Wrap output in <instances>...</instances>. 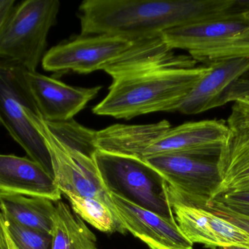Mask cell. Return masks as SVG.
<instances>
[{
    "mask_svg": "<svg viewBox=\"0 0 249 249\" xmlns=\"http://www.w3.org/2000/svg\"><path fill=\"white\" fill-rule=\"evenodd\" d=\"M190 56L129 72L113 79L107 95L92 109L99 116L129 119L157 112L178 111L208 65Z\"/></svg>",
    "mask_w": 249,
    "mask_h": 249,
    "instance_id": "6da1fadb",
    "label": "cell"
},
{
    "mask_svg": "<svg viewBox=\"0 0 249 249\" xmlns=\"http://www.w3.org/2000/svg\"><path fill=\"white\" fill-rule=\"evenodd\" d=\"M161 35L134 39L111 35L79 37L51 49L42 60L48 72L87 74L104 71L113 79L178 60Z\"/></svg>",
    "mask_w": 249,
    "mask_h": 249,
    "instance_id": "7a4b0ae2",
    "label": "cell"
},
{
    "mask_svg": "<svg viewBox=\"0 0 249 249\" xmlns=\"http://www.w3.org/2000/svg\"><path fill=\"white\" fill-rule=\"evenodd\" d=\"M94 160L109 193L175 219L166 192V183L145 161L135 157L97 149Z\"/></svg>",
    "mask_w": 249,
    "mask_h": 249,
    "instance_id": "3957f363",
    "label": "cell"
},
{
    "mask_svg": "<svg viewBox=\"0 0 249 249\" xmlns=\"http://www.w3.org/2000/svg\"><path fill=\"white\" fill-rule=\"evenodd\" d=\"M60 9L58 0H27L0 27V56L31 72L43 57L48 35Z\"/></svg>",
    "mask_w": 249,
    "mask_h": 249,
    "instance_id": "277c9868",
    "label": "cell"
},
{
    "mask_svg": "<svg viewBox=\"0 0 249 249\" xmlns=\"http://www.w3.org/2000/svg\"><path fill=\"white\" fill-rule=\"evenodd\" d=\"M24 68L2 59L0 66V119L11 136L33 161L54 177L52 157L46 140L26 114V107L36 106L24 78Z\"/></svg>",
    "mask_w": 249,
    "mask_h": 249,
    "instance_id": "5b68a950",
    "label": "cell"
},
{
    "mask_svg": "<svg viewBox=\"0 0 249 249\" xmlns=\"http://www.w3.org/2000/svg\"><path fill=\"white\" fill-rule=\"evenodd\" d=\"M142 161L164 180L169 200L205 208L219 195L222 180L218 158L164 154Z\"/></svg>",
    "mask_w": 249,
    "mask_h": 249,
    "instance_id": "8992f818",
    "label": "cell"
},
{
    "mask_svg": "<svg viewBox=\"0 0 249 249\" xmlns=\"http://www.w3.org/2000/svg\"><path fill=\"white\" fill-rule=\"evenodd\" d=\"M229 135L230 128L223 120L187 122L151 135L135 158L164 154L218 158Z\"/></svg>",
    "mask_w": 249,
    "mask_h": 249,
    "instance_id": "52a82bcc",
    "label": "cell"
},
{
    "mask_svg": "<svg viewBox=\"0 0 249 249\" xmlns=\"http://www.w3.org/2000/svg\"><path fill=\"white\" fill-rule=\"evenodd\" d=\"M24 78L33 101L46 122H68L98 94L102 87L79 88L24 70Z\"/></svg>",
    "mask_w": 249,
    "mask_h": 249,
    "instance_id": "ba28073f",
    "label": "cell"
},
{
    "mask_svg": "<svg viewBox=\"0 0 249 249\" xmlns=\"http://www.w3.org/2000/svg\"><path fill=\"white\" fill-rule=\"evenodd\" d=\"M169 200V199H168ZM175 219L192 243L211 249L237 246L249 248V234L205 208L169 200Z\"/></svg>",
    "mask_w": 249,
    "mask_h": 249,
    "instance_id": "9c48e42d",
    "label": "cell"
},
{
    "mask_svg": "<svg viewBox=\"0 0 249 249\" xmlns=\"http://www.w3.org/2000/svg\"><path fill=\"white\" fill-rule=\"evenodd\" d=\"M118 216L126 230L150 249H192L176 219L164 218L110 194Z\"/></svg>",
    "mask_w": 249,
    "mask_h": 249,
    "instance_id": "30bf717a",
    "label": "cell"
},
{
    "mask_svg": "<svg viewBox=\"0 0 249 249\" xmlns=\"http://www.w3.org/2000/svg\"><path fill=\"white\" fill-rule=\"evenodd\" d=\"M248 11H237L167 30L161 33V37L173 51H186L189 53L205 50L249 28V18L246 14Z\"/></svg>",
    "mask_w": 249,
    "mask_h": 249,
    "instance_id": "8fae6325",
    "label": "cell"
},
{
    "mask_svg": "<svg viewBox=\"0 0 249 249\" xmlns=\"http://www.w3.org/2000/svg\"><path fill=\"white\" fill-rule=\"evenodd\" d=\"M249 72V59H227L208 65V71L199 80L178 111L183 114L204 113L221 106L229 89Z\"/></svg>",
    "mask_w": 249,
    "mask_h": 249,
    "instance_id": "7c38bea8",
    "label": "cell"
},
{
    "mask_svg": "<svg viewBox=\"0 0 249 249\" xmlns=\"http://www.w3.org/2000/svg\"><path fill=\"white\" fill-rule=\"evenodd\" d=\"M0 194H18L60 200L62 193L55 178L31 159L0 156Z\"/></svg>",
    "mask_w": 249,
    "mask_h": 249,
    "instance_id": "4fadbf2b",
    "label": "cell"
},
{
    "mask_svg": "<svg viewBox=\"0 0 249 249\" xmlns=\"http://www.w3.org/2000/svg\"><path fill=\"white\" fill-rule=\"evenodd\" d=\"M221 176L220 195L249 191V135L230 129V135L218 157Z\"/></svg>",
    "mask_w": 249,
    "mask_h": 249,
    "instance_id": "5bb4252c",
    "label": "cell"
},
{
    "mask_svg": "<svg viewBox=\"0 0 249 249\" xmlns=\"http://www.w3.org/2000/svg\"><path fill=\"white\" fill-rule=\"evenodd\" d=\"M1 213L24 227L52 234L56 202L38 196L0 194Z\"/></svg>",
    "mask_w": 249,
    "mask_h": 249,
    "instance_id": "9a60e30c",
    "label": "cell"
},
{
    "mask_svg": "<svg viewBox=\"0 0 249 249\" xmlns=\"http://www.w3.org/2000/svg\"><path fill=\"white\" fill-rule=\"evenodd\" d=\"M52 249H98L95 234L68 204L56 202Z\"/></svg>",
    "mask_w": 249,
    "mask_h": 249,
    "instance_id": "2e32d148",
    "label": "cell"
},
{
    "mask_svg": "<svg viewBox=\"0 0 249 249\" xmlns=\"http://www.w3.org/2000/svg\"><path fill=\"white\" fill-rule=\"evenodd\" d=\"M66 197L69 199L74 213L100 231L121 234L127 231L119 217L100 199L73 195Z\"/></svg>",
    "mask_w": 249,
    "mask_h": 249,
    "instance_id": "e0dca14e",
    "label": "cell"
},
{
    "mask_svg": "<svg viewBox=\"0 0 249 249\" xmlns=\"http://www.w3.org/2000/svg\"><path fill=\"white\" fill-rule=\"evenodd\" d=\"M189 55L196 62L207 65L227 59H249V27L217 46Z\"/></svg>",
    "mask_w": 249,
    "mask_h": 249,
    "instance_id": "ac0fdd59",
    "label": "cell"
},
{
    "mask_svg": "<svg viewBox=\"0 0 249 249\" xmlns=\"http://www.w3.org/2000/svg\"><path fill=\"white\" fill-rule=\"evenodd\" d=\"M0 224L5 227L17 249H52V234L21 225L2 213Z\"/></svg>",
    "mask_w": 249,
    "mask_h": 249,
    "instance_id": "d6986e66",
    "label": "cell"
},
{
    "mask_svg": "<svg viewBox=\"0 0 249 249\" xmlns=\"http://www.w3.org/2000/svg\"><path fill=\"white\" fill-rule=\"evenodd\" d=\"M227 124L231 130L249 135V97L234 102Z\"/></svg>",
    "mask_w": 249,
    "mask_h": 249,
    "instance_id": "ffe728a7",
    "label": "cell"
},
{
    "mask_svg": "<svg viewBox=\"0 0 249 249\" xmlns=\"http://www.w3.org/2000/svg\"><path fill=\"white\" fill-rule=\"evenodd\" d=\"M213 200L237 213L249 218V191L229 192L217 196Z\"/></svg>",
    "mask_w": 249,
    "mask_h": 249,
    "instance_id": "44dd1931",
    "label": "cell"
},
{
    "mask_svg": "<svg viewBox=\"0 0 249 249\" xmlns=\"http://www.w3.org/2000/svg\"><path fill=\"white\" fill-rule=\"evenodd\" d=\"M205 209L215 214L218 216L221 217L223 219L234 224L237 227L243 229L245 231L249 234V218L244 216L241 214L234 212L231 210L227 208L224 205H221L217 201L212 200L208 205Z\"/></svg>",
    "mask_w": 249,
    "mask_h": 249,
    "instance_id": "7402d4cb",
    "label": "cell"
},
{
    "mask_svg": "<svg viewBox=\"0 0 249 249\" xmlns=\"http://www.w3.org/2000/svg\"><path fill=\"white\" fill-rule=\"evenodd\" d=\"M249 97V72L239 78L225 93L221 101V106L230 102L237 101Z\"/></svg>",
    "mask_w": 249,
    "mask_h": 249,
    "instance_id": "603a6c76",
    "label": "cell"
},
{
    "mask_svg": "<svg viewBox=\"0 0 249 249\" xmlns=\"http://www.w3.org/2000/svg\"><path fill=\"white\" fill-rule=\"evenodd\" d=\"M14 0H0V27L5 25L14 13Z\"/></svg>",
    "mask_w": 249,
    "mask_h": 249,
    "instance_id": "cb8c5ba5",
    "label": "cell"
},
{
    "mask_svg": "<svg viewBox=\"0 0 249 249\" xmlns=\"http://www.w3.org/2000/svg\"><path fill=\"white\" fill-rule=\"evenodd\" d=\"M0 249H17L7 232L5 227L0 224Z\"/></svg>",
    "mask_w": 249,
    "mask_h": 249,
    "instance_id": "d4e9b609",
    "label": "cell"
},
{
    "mask_svg": "<svg viewBox=\"0 0 249 249\" xmlns=\"http://www.w3.org/2000/svg\"><path fill=\"white\" fill-rule=\"evenodd\" d=\"M222 249H249V248L237 247V246H231V247L224 248Z\"/></svg>",
    "mask_w": 249,
    "mask_h": 249,
    "instance_id": "484cf974",
    "label": "cell"
},
{
    "mask_svg": "<svg viewBox=\"0 0 249 249\" xmlns=\"http://www.w3.org/2000/svg\"><path fill=\"white\" fill-rule=\"evenodd\" d=\"M246 17H248V18H249V11H247V12H246Z\"/></svg>",
    "mask_w": 249,
    "mask_h": 249,
    "instance_id": "4316f807",
    "label": "cell"
}]
</instances>
